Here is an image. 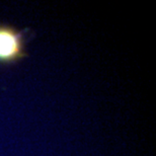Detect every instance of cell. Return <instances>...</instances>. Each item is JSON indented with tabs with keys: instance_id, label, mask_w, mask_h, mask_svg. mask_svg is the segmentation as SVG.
Returning a JSON list of instances; mask_svg holds the SVG:
<instances>
[{
	"instance_id": "1",
	"label": "cell",
	"mask_w": 156,
	"mask_h": 156,
	"mask_svg": "<svg viewBox=\"0 0 156 156\" xmlns=\"http://www.w3.org/2000/svg\"><path fill=\"white\" fill-rule=\"evenodd\" d=\"M24 33L0 23V65H12L27 57Z\"/></svg>"
}]
</instances>
